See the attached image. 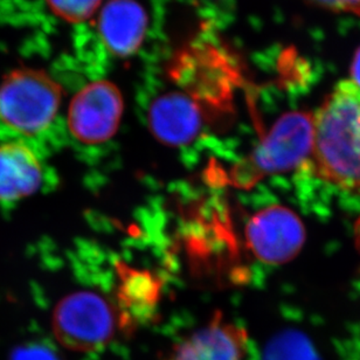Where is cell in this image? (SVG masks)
Wrapping results in <instances>:
<instances>
[{"mask_svg": "<svg viewBox=\"0 0 360 360\" xmlns=\"http://www.w3.org/2000/svg\"><path fill=\"white\" fill-rule=\"evenodd\" d=\"M311 160L317 177L360 195V88L343 80L314 112Z\"/></svg>", "mask_w": 360, "mask_h": 360, "instance_id": "cell-1", "label": "cell"}, {"mask_svg": "<svg viewBox=\"0 0 360 360\" xmlns=\"http://www.w3.org/2000/svg\"><path fill=\"white\" fill-rule=\"evenodd\" d=\"M314 112L288 111L281 115L253 151L232 167L226 181L236 188H250L274 174L301 167L311 156Z\"/></svg>", "mask_w": 360, "mask_h": 360, "instance_id": "cell-2", "label": "cell"}, {"mask_svg": "<svg viewBox=\"0 0 360 360\" xmlns=\"http://www.w3.org/2000/svg\"><path fill=\"white\" fill-rule=\"evenodd\" d=\"M63 88L49 74L33 68L14 70L0 84V120L15 131L31 136L56 118Z\"/></svg>", "mask_w": 360, "mask_h": 360, "instance_id": "cell-3", "label": "cell"}, {"mask_svg": "<svg viewBox=\"0 0 360 360\" xmlns=\"http://www.w3.org/2000/svg\"><path fill=\"white\" fill-rule=\"evenodd\" d=\"M52 328L58 342L77 352L102 349L124 329L117 307L94 291L63 297L53 312Z\"/></svg>", "mask_w": 360, "mask_h": 360, "instance_id": "cell-4", "label": "cell"}, {"mask_svg": "<svg viewBox=\"0 0 360 360\" xmlns=\"http://www.w3.org/2000/svg\"><path fill=\"white\" fill-rule=\"evenodd\" d=\"M123 96L110 81H94L73 97L68 110V127L79 142L101 144L117 131L123 116Z\"/></svg>", "mask_w": 360, "mask_h": 360, "instance_id": "cell-5", "label": "cell"}, {"mask_svg": "<svg viewBox=\"0 0 360 360\" xmlns=\"http://www.w3.org/2000/svg\"><path fill=\"white\" fill-rule=\"evenodd\" d=\"M246 241L257 260L268 264H287L297 257L304 245V226L291 210L274 205L248 220Z\"/></svg>", "mask_w": 360, "mask_h": 360, "instance_id": "cell-6", "label": "cell"}, {"mask_svg": "<svg viewBox=\"0 0 360 360\" xmlns=\"http://www.w3.org/2000/svg\"><path fill=\"white\" fill-rule=\"evenodd\" d=\"M204 123L202 108L190 94H164L150 107V129L155 139L165 146L190 144L200 135Z\"/></svg>", "mask_w": 360, "mask_h": 360, "instance_id": "cell-7", "label": "cell"}, {"mask_svg": "<svg viewBox=\"0 0 360 360\" xmlns=\"http://www.w3.org/2000/svg\"><path fill=\"white\" fill-rule=\"evenodd\" d=\"M247 333L215 315L208 326L174 347L167 360H245Z\"/></svg>", "mask_w": 360, "mask_h": 360, "instance_id": "cell-8", "label": "cell"}, {"mask_svg": "<svg viewBox=\"0 0 360 360\" xmlns=\"http://www.w3.org/2000/svg\"><path fill=\"white\" fill-rule=\"evenodd\" d=\"M148 17L136 0H108L100 11L98 32L104 45L120 58L135 54L146 37Z\"/></svg>", "mask_w": 360, "mask_h": 360, "instance_id": "cell-9", "label": "cell"}, {"mask_svg": "<svg viewBox=\"0 0 360 360\" xmlns=\"http://www.w3.org/2000/svg\"><path fill=\"white\" fill-rule=\"evenodd\" d=\"M41 180V165L28 146L15 142L0 146V200L30 197L38 191Z\"/></svg>", "mask_w": 360, "mask_h": 360, "instance_id": "cell-10", "label": "cell"}, {"mask_svg": "<svg viewBox=\"0 0 360 360\" xmlns=\"http://www.w3.org/2000/svg\"><path fill=\"white\" fill-rule=\"evenodd\" d=\"M118 312L124 330H131L153 314L162 291L160 278L146 270L118 267Z\"/></svg>", "mask_w": 360, "mask_h": 360, "instance_id": "cell-11", "label": "cell"}, {"mask_svg": "<svg viewBox=\"0 0 360 360\" xmlns=\"http://www.w3.org/2000/svg\"><path fill=\"white\" fill-rule=\"evenodd\" d=\"M264 360H321L311 340L304 333L287 330L277 333L264 350Z\"/></svg>", "mask_w": 360, "mask_h": 360, "instance_id": "cell-12", "label": "cell"}, {"mask_svg": "<svg viewBox=\"0 0 360 360\" xmlns=\"http://www.w3.org/2000/svg\"><path fill=\"white\" fill-rule=\"evenodd\" d=\"M53 13L72 24L89 20L100 8L102 0H47Z\"/></svg>", "mask_w": 360, "mask_h": 360, "instance_id": "cell-13", "label": "cell"}, {"mask_svg": "<svg viewBox=\"0 0 360 360\" xmlns=\"http://www.w3.org/2000/svg\"><path fill=\"white\" fill-rule=\"evenodd\" d=\"M314 6L333 13L354 14L360 18V0H307Z\"/></svg>", "mask_w": 360, "mask_h": 360, "instance_id": "cell-14", "label": "cell"}, {"mask_svg": "<svg viewBox=\"0 0 360 360\" xmlns=\"http://www.w3.org/2000/svg\"><path fill=\"white\" fill-rule=\"evenodd\" d=\"M12 360H59V358L46 347L32 345V347H21L15 351Z\"/></svg>", "mask_w": 360, "mask_h": 360, "instance_id": "cell-15", "label": "cell"}, {"mask_svg": "<svg viewBox=\"0 0 360 360\" xmlns=\"http://www.w3.org/2000/svg\"><path fill=\"white\" fill-rule=\"evenodd\" d=\"M350 80L360 88V46L354 53L350 66Z\"/></svg>", "mask_w": 360, "mask_h": 360, "instance_id": "cell-16", "label": "cell"}, {"mask_svg": "<svg viewBox=\"0 0 360 360\" xmlns=\"http://www.w3.org/2000/svg\"><path fill=\"white\" fill-rule=\"evenodd\" d=\"M354 238H356V246L360 252V218L358 219L356 227H354Z\"/></svg>", "mask_w": 360, "mask_h": 360, "instance_id": "cell-17", "label": "cell"}]
</instances>
